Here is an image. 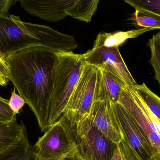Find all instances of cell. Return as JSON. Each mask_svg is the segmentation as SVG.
Returning <instances> with one entry per match:
<instances>
[{
    "label": "cell",
    "instance_id": "cell-1",
    "mask_svg": "<svg viewBox=\"0 0 160 160\" xmlns=\"http://www.w3.org/2000/svg\"><path fill=\"white\" fill-rule=\"evenodd\" d=\"M55 52L33 46L8 54L5 61L9 80L33 112L42 132L48 128Z\"/></svg>",
    "mask_w": 160,
    "mask_h": 160
},
{
    "label": "cell",
    "instance_id": "cell-2",
    "mask_svg": "<svg viewBox=\"0 0 160 160\" xmlns=\"http://www.w3.org/2000/svg\"><path fill=\"white\" fill-rule=\"evenodd\" d=\"M55 63L52 72L49 126L62 116L79 80L84 63L82 54H77L73 52H55Z\"/></svg>",
    "mask_w": 160,
    "mask_h": 160
},
{
    "label": "cell",
    "instance_id": "cell-3",
    "mask_svg": "<svg viewBox=\"0 0 160 160\" xmlns=\"http://www.w3.org/2000/svg\"><path fill=\"white\" fill-rule=\"evenodd\" d=\"M37 160H66L78 153V145L67 119L62 116L34 146Z\"/></svg>",
    "mask_w": 160,
    "mask_h": 160
},
{
    "label": "cell",
    "instance_id": "cell-4",
    "mask_svg": "<svg viewBox=\"0 0 160 160\" xmlns=\"http://www.w3.org/2000/svg\"><path fill=\"white\" fill-rule=\"evenodd\" d=\"M82 160H111L118 145L107 138L93 124L88 114L72 129Z\"/></svg>",
    "mask_w": 160,
    "mask_h": 160
},
{
    "label": "cell",
    "instance_id": "cell-5",
    "mask_svg": "<svg viewBox=\"0 0 160 160\" xmlns=\"http://www.w3.org/2000/svg\"><path fill=\"white\" fill-rule=\"evenodd\" d=\"M100 75L99 69L83 63L79 80L62 115L68 121L71 129L89 113L95 100Z\"/></svg>",
    "mask_w": 160,
    "mask_h": 160
},
{
    "label": "cell",
    "instance_id": "cell-6",
    "mask_svg": "<svg viewBox=\"0 0 160 160\" xmlns=\"http://www.w3.org/2000/svg\"><path fill=\"white\" fill-rule=\"evenodd\" d=\"M136 121L160 157V121L152 115L134 87H123L119 102Z\"/></svg>",
    "mask_w": 160,
    "mask_h": 160
},
{
    "label": "cell",
    "instance_id": "cell-7",
    "mask_svg": "<svg viewBox=\"0 0 160 160\" xmlns=\"http://www.w3.org/2000/svg\"><path fill=\"white\" fill-rule=\"evenodd\" d=\"M112 105L122 140L129 147L135 158L137 160H152L158 155L139 125L120 102L112 103Z\"/></svg>",
    "mask_w": 160,
    "mask_h": 160
},
{
    "label": "cell",
    "instance_id": "cell-8",
    "mask_svg": "<svg viewBox=\"0 0 160 160\" xmlns=\"http://www.w3.org/2000/svg\"><path fill=\"white\" fill-rule=\"evenodd\" d=\"M33 46L40 45L19 17L8 14L0 15V54L5 58Z\"/></svg>",
    "mask_w": 160,
    "mask_h": 160
},
{
    "label": "cell",
    "instance_id": "cell-9",
    "mask_svg": "<svg viewBox=\"0 0 160 160\" xmlns=\"http://www.w3.org/2000/svg\"><path fill=\"white\" fill-rule=\"evenodd\" d=\"M118 48H92L82 54V60L87 65L113 73L127 85L135 87L138 84L126 65Z\"/></svg>",
    "mask_w": 160,
    "mask_h": 160
},
{
    "label": "cell",
    "instance_id": "cell-10",
    "mask_svg": "<svg viewBox=\"0 0 160 160\" xmlns=\"http://www.w3.org/2000/svg\"><path fill=\"white\" fill-rule=\"evenodd\" d=\"M88 115L93 124L108 139L116 144H120L123 138L110 101H95Z\"/></svg>",
    "mask_w": 160,
    "mask_h": 160
},
{
    "label": "cell",
    "instance_id": "cell-11",
    "mask_svg": "<svg viewBox=\"0 0 160 160\" xmlns=\"http://www.w3.org/2000/svg\"><path fill=\"white\" fill-rule=\"evenodd\" d=\"M72 0H21L22 8L31 15L51 22H57L68 16L66 10Z\"/></svg>",
    "mask_w": 160,
    "mask_h": 160
},
{
    "label": "cell",
    "instance_id": "cell-12",
    "mask_svg": "<svg viewBox=\"0 0 160 160\" xmlns=\"http://www.w3.org/2000/svg\"><path fill=\"white\" fill-rule=\"evenodd\" d=\"M100 71L94 101H107L112 103H118L120 100L122 89L127 85L113 73L106 70Z\"/></svg>",
    "mask_w": 160,
    "mask_h": 160
},
{
    "label": "cell",
    "instance_id": "cell-13",
    "mask_svg": "<svg viewBox=\"0 0 160 160\" xmlns=\"http://www.w3.org/2000/svg\"><path fill=\"white\" fill-rule=\"evenodd\" d=\"M155 30L154 28H139L128 31H118L114 33H101L97 35L93 48L104 47L119 48L128 39L135 38L148 31Z\"/></svg>",
    "mask_w": 160,
    "mask_h": 160
},
{
    "label": "cell",
    "instance_id": "cell-14",
    "mask_svg": "<svg viewBox=\"0 0 160 160\" xmlns=\"http://www.w3.org/2000/svg\"><path fill=\"white\" fill-rule=\"evenodd\" d=\"M0 160H37L34 148L28 140L26 128L17 142L0 152Z\"/></svg>",
    "mask_w": 160,
    "mask_h": 160
},
{
    "label": "cell",
    "instance_id": "cell-15",
    "mask_svg": "<svg viewBox=\"0 0 160 160\" xmlns=\"http://www.w3.org/2000/svg\"><path fill=\"white\" fill-rule=\"evenodd\" d=\"M99 0H72L66 10L68 16L89 23L98 9Z\"/></svg>",
    "mask_w": 160,
    "mask_h": 160
},
{
    "label": "cell",
    "instance_id": "cell-16",
    "mask_svg": "<svg viewBox=\"0 0 160 160\" xmlns=\"http://www.w3.org/2000/svg\"><path fill=\"white\" fill-rule=\"evenodd\" d=\"M25 127L23 123L18 124L17 119L10 123L0 121V152L17 142L22 135Z\"/></svg>",
    "mask_w": 160,
    "mask_h": 160
},
{
    "label": "cell",
    "instance_id": "cell-17",
    "mask_svg": "<svg viewBox=\"0 0 160 160\" xmlns=\"http://www.w3.org/2000/svg\"><path fill=\"white\" fill-rule=\"evenodd\" d=\"M150 112L160 121V97L153 93L143 83L134 87Z\"/></svg>",
    "mask_w": 160,
    "mask_h": 160
},
{
    "label": "cell",
    "instance_id": "cell-18",
    "mask_svg": "<svg viewBox=\"0 0 160 160\" xmlns=\"http://www.w3.org/2000/svg\"><path fill=\"white\" fill-rule=\"evenodd\" d=\"M131 20L134 25L141 28L160 29V16L142 10H135Z\"/></svg>",
    "mask_w": 160,
    "mask_h": 160
},
{
    "label": "cell",
    "instance_id": "cell-19",
    "mask_svg": "<svg viewBox=\"0 0 160 160\" xmlns=\"http://www.w3.org/2000/svg\"><path fill=\"white\" fill-rule=\"evenodd\" d=\"M147 45L151 51L149 63L154 69V78L158 82L160 90V32H158L148 39Z\"/></svg>",
    "mask_w": 160,
    "mask_h": 160
},
{
    "label": "cell",
    "instance_id": "cell-20",
    "mask_svg": "<svg viewBox=\"0 0 160 160\" xmlns=\"http://www.w3.org/2000/svg\"><path fill=\"white\" fill-rule=\"evenodd\" d=\"M135 10H142L160 16V0H125Z\"/></svg>",
    "mask_w": 160,
    "mask_h": 160
},
{
    "label": "cell",
    "instance_id": "cell-21",
    "mask_svg": "<svg viewBox=\"0 0 160 160\" xmlns=\"http://www.w3.org/2000/svg\"><path fill=\"white\" fill-rule=\"evenodd\" d=\"M16 119V115L10 109L8 100L0 96V121L10 123Z\"/></svg>",
    "mask_w": 160,
    "mask_h": 160
},
{
    "label": "cell",
    "instance_id": "cell-22",
    "mask_svg": "<svg viewBox=\"0 0 160 160\" xmlns=\"http://www.w3.org/2000/svg\"><path fill=\"white\" fill-rule=\"evenodd\" d=\"M25 103L26 102L24 100L20 95L16 93L15 88L14 87V90L11 92L10 99L8 100V105L10 109L15 114H18L22 109Z\"/></svg>",
    "mask_w": 160,
    "mask_h": 160
},
{
    "label": "cell",
    "instance_id": "cell-23",
    "mask_svg": "<svg viewBox=\"0 0 160 160\" xmlns=\"http://www.w3.org/2000/svg\"><path fill=\"white\" fill-rule=\"evenodd\" d=\"M9 80V72L5 61L0 60V85L6 86Z\"/></svg>",
    "mask_w": 160,
    "mask_h": 160
},
{
    "label": "cell",
    "instance_id": "cell-24",
    "mask_svg": "<svg viewBox=\"0 0 160 160\" xmlns=\"http://www.w3.org/2000/svg\"><path fill=\"white\" fill-rule=\"evenodd\" d=\"M119 145L122 151L123 160H137L129 147L123 140Z\"/></svg>",
    "mask_w": 160,
    "mask_h": 160
},
{
    "label": "cell",
    "instance_id": "cell-25",
    "mask_svg": "<svg viewBox=\"0 0 160 160\" xmlns=\"http://www.w3.org/2000/svg\"><path fill=\"white\" fill-rule=\"evenodd\" d=\"M17 2L14 0L0 1V15L8 14L9 8L15 5Z\"/></svg>",
    "mask_w": 160,
    "mask_h": 160
},
{
    "label": "cell",
    "instance_id": "cell-26",
    "mask_svg": "<svg viewBox=\"0 0 160 160\" xmlns=\"http://www.w3.org/2000/svg\"><path fill=\"white\" fill-rule=\"evenodd\" d=\"M111 160H123L122 151L119 144L118 145Z\"/></svg>",
    "mask_w": 160,
    "mask_h": 160
},
{
    "label": "cell",
    "instance_id": "cell-27",
    "mask_svg": "<svg viewBox=\"0 0 160 160\" xmlns=\"http://www.w3.org/2000/svg\"><path fill=\"white\" fill-rule=\"evenodd\" d=\"M66 160H82L81 159L78 157V156L76 155V156H74V157H72L70 158L67 159Z\"/></svg>",
    "mask_w": 160,
    "mask_h": 160
},
{
    "label": "cell",
    "instance_id": "cell-28",
    "mask_svg": "<svg viewBox=\"0 0 160 160\" xmlns=\"http://www.w3.org/2000/svg\"><path fill=\"white\" fill-rule=\"evenodd\" d=\"M152 160H160V157L159 155L155 156Z\"/></svg>",
    "mask_w": 160,
    "mask_h": 160
},
{
    "label": "cell",
    "instance_id": "cell-29",
    "mask_svg": "<svg viewBox=\"0 0 160 160\" xmlns=\"http://www.w3.org/2000/svg\"><path fill=\"white\" fill-rule=\"evenodd\" d=\"M0 60H2V61H5V58L2 55L0 54Z\"/></svg>",
    "mask_w": 160,
    "mask_h": 160
}]
</instances>
